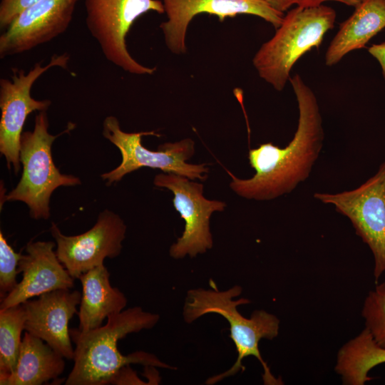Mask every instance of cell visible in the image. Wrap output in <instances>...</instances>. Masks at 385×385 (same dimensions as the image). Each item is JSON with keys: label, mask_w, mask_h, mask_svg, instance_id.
Masks as SVG:
<instances>
[{"label": "cell", "mask_w": 385, "mask_h": 385, "mask_svg": "<svg viewBox=\"0 0 385 385\" xmlns=\"http://www.w3.org/2000/svg\"><path fill=\"white\" fill-rule=\"evenodd\" d=\"M69 59L67 53L53 54L46 65L37 62L28 72L13 68L11 80L0 79V152L9 169L13 165L16 174L20 168L21 138L27 116L36 111H46L51 105L48 99L32 98L31 88L51 68H67Z\"/></svg>", "instance_id": "cell-8"}, {"label": "cell", "mask_w": 385, "mask_h": 385, "mask_svg": "<svg viewBox=\"0 0 385 385\" xmlns=\"http://www.w3.org/2000/svg\"><path fill=\"white\" fill-rule=\"evenodd\" d=\"M167 21L160 28L168 48L177 55L186 52L185 38L192 19L200 14L215 15L222 21L240 14L259 16L275 29L282 24L284 14L260 0H161Z\"/></svg>", "instance_id": "cell-12"}, {"label": "cell", "mask_w": 385, "mask_h": 385, "mask_svg": "<svg viewBox=\"0 0 385 385\" xmlns=\"http://www.w3.org/2000/svg\"><path fill=\"white\" fill-rule=\"evenodd\" d=\"M267 4L274 10L284 14L292 5L295 4V0H260Z\"/></svg>", "instance_id": "cell-27"}, {"label": "cell", "mask_w": 385, "mask_h": 385, "mask_svg": "<svg viewBox=\"0 0 385 385\" xmlns=\"http://www.w3.org/2000/svg\"><path fill=\"white\" fill-rule=\"evenodd\" d=\"M21 252H16L0 232V298L1 301L11 292L19 282L16 276Z\"/></svg>", "instance_id": "cell-22"}, {"label": "cell", "mask_w": 385, "mask_h": 385, "mask_svg": "<svg viewBox=\"0 0 385 385\" xmlns=\"http://www.w3.org/2000/svg\"><path fill=\"white\" fill-rule=\"evenodd\" d=\"M190 180L174 173H163L157 175L153 182L157 187L173 192V206L185 223L182 236L170 248V255L175 259L186 255L193 257L212 248L211 215L223 211L226 206L224 202L206 199L203 185Z\"/></svg>", "instance_id": "cell-10"}, {"label": "cell", "mask_w": 385, "mask_h": 385, "mask_svg": "<svg viewBox=\"0 0 385 385\" xmlns=\"http://www.w3.org/2000/svg\"><path fill=\"white\" fill-rule=\"evenodd\" d=\"M80 0H39L22 11L0 36V58L21 54L63 34Z\"/></svg>", "instance_id": "cell-13"}, {"label": "cell", "mask_w": 385, "mask_h": 385, "mask_svg": "<svg viewBox=\"0 0 385 385\" xmlns=\"http://www.w3.org/2000/svg\"><path fill=\"white\" fill-rule=\"evenodd\" d=\"M299 109L297 130L292 140L281 148L272 143L250 149V164L255 174L240 179L230 172V188L250 200H270L291 192L312 171L322 148L324 130L317 98L302 77L289 78Z\"/></svg>", "instance_id": "cell-1"}, {"label": "cell", "mask_w": 385, "mask_h": 385, "mask_svg": "<svg viewBox=\"0 0 385 385\" xmlns=\"http://www.w3.org/2000/svg\"><path fill=\"white\" fill-rule=\"evenodd\" d=\"M81 293L78 290L56 289L29 299L21 304L26 312L24 330L41 339L68 360H73L74 348L68 322L78 313Z\"/></svg>", "instance_id": "cell-14"}, {"label": "cell", "mask_w": 385, "mask_h": 385, "mask_svg": "<svg viewBox=\"0 0 385 385\" xmlns=\"http://www.w3.org/2000/svg\"><path fill=\"white\" fill-rule=\"evenodd\" d=\"M26 312L22 304L0 309V379L14 372L24 330Z\"/></svg>", "instance_id": "cell-20"}, {"label": "cell", "mask_w": 385, "mask_h": 385, "mask_svg": "<svg viewBox=\"0 0 385 385\" xmlns=\"http://www.w3.org/2000/svg\"><path fill=\"white\" fill-rule=\"evenodd\" d=\"M315 199L334 206L349 219L356 234L371 250L376 282L385 272V160L358 188L337 193L316 192Z\"/></svg>", "instance_id": "cell-9"}, {"label": "cell", "mask_w": 385, "mask_h": 385, "mask_svg": "<svg viewBox=\"0 0 385 385\" xmlns=\"http://www.w3.org/2000/svg\"><path fill=\"white\" fill-rule=\"evenodd\" d=\"M85 8L86 27L107 61L131 74L155 73V67L143 66L131 56L126 37L144 14L165 13L161 0H85Z\"/></svg>", "instance_id": "cell-7"}, {"label": "cell", "mask_w": 385, "mask_h": 385, "mask_svg": "<svg viewBox=\"0 0 385 385\" xmlns=\"http://www.w3.org/2000/svg\"><path fill=\"white\" fill-rule=\"evenodd\" d=\"M103 135L115 145L122 155L120 164L101 177L108 185L120 181L126 174L143 167L160 169L190 180H205L209 168L205 163L190 164L186 162L195 153V143L190 138L175 143H165L156 151L142 145L144 135L160 136L155 131L126 133L121 130L117 118L107 116L103 123Z\"/></svg>", "instance_id": "cell-6"}, {"label": "cell", "mask_w": 385, "mask_h": 385, "mask_svg": "<svg viewBox=\"0 0 385 385\" xmlns=\"http://www.w3.org/2000/svg\"><path fill=\"white\" fill-rule=\"evenodd\" d=\"M52 241H30L26 246L18 269L22 279L1 301V309L21 304L34 297L56 289H70L74 278L53 251Z\"/></svg>", "instance_id": "cell-15"}, {"label": "cell", "mask_w": 385, "mask_h": 385, "mask_svg": "<svg viewBox=\"0 0 385 385\" xmlns=\"http://www.w3.org/2000/svg\"><path fill=\"white\" fill-rule=\"evenodd\" d=\"M110 384H148L140 380L135 372L130 367V365L122 368L111 380Z\"/></svg>", "instance_id": "cell-24"}, {"label": "cell", "mask_w": 385, "mask_h": 385, "mask_svg": "<svg viewBox=\"0 0 385 385\" xmlns=\"http://www.w3.org/2000/svg\"><path fill=\"white\" fill-rule=\"evenodd\" d=\"M384 28L385 0H364L340 24L326 51V66H332L349 52L365 47Z\"/></svg>", "instance_id": "cell-17"}, {"label": "cell", "mask_w": 385, "mask_h": 385, "mask_svg": "<svg viewBox=\"0 0 385 385\" xmlns=\"http://www.w3.org/2000/svg\"><path fill=\"white\" fill-rule=\"evenodd\" d=\"M212 282V289H195L187 293L183 307V318L187 323H192L207 314H217L229 323L230 338L235 344L237 358L228 370L208 378L206 384H215L220 381L232 376L243 369L242 360L249 356L256 357L263 368L262 379L266 385L282 384L276 378L263 360L259 350L262 339H273L279 329V320L274 314L265 310L255 311L250 318H246L238 311L237 307L250 303L245 298L234 299L242 293V289L235 285L227 290H219Z\"/></svg>", "instance_id": "cell-3"}, {"label": "cell", "mask_w": 385, "mask_h": 385, "mask_svg": "<svg viewBox=\"0 0 385 385\" xmlns=\"http://www.w3.org/2000/svg\"><path fill=\"white\" fill-rule=\"evenodd\" d=\"M44 342L25 331L15 369L0 379V384L40 385L56 379L64 370L65 358Z\"/></svg>", "instance_id": "cell-18"}, {"label": "cell", "mask_w": 385, "mask_h": 385, "mask_svg": "<svg viewBox=\"0 0 385 385\" xmlns=\"http://www.w3.org/2000/svg\"><path fill=\"white\" fill-rule=\"evenodd\" d=\"M368 51L379 62L383 78L385 80V41L371 45L368 48Z\"/></svg>", "instance_id": "cell-25"}, {"label": "cell", "mask_w": 385, "mask_h": 385, "mask_svg": "<svg viewBox=\"0 0 385 385\" xmlns=\"http://www.w3.org/2000/svg\"><path fill=\"white\" fill-rule=\"evenodd\" d=\"M326 1H336L355 8L364 0H295V4L301 7H312L322 5Z\"/></svg>", "instance_id": "cell-26"}, {"label": "cell", "mask_w": 385, "mask_h": 385, "mask_svg": "<svg viewBox=\"0 0 385 385\" xmlns=\"http://www.w3.org/2000/svg\"><path fill=\"white\" fill-rule=\"evenodd\" d=\"M39 0H1L0 29L5 30L24 9Z\"/></svg>", "instance_id": "cell-23"}, {"label": "cell", "mask_w": 385, "mask_h": 385, "mask_svg": "<svg viewBox=\"0 0 385 385\" xmlns=\"http://www.w3.org/2000/svg\"><path fill=\"white\" fill-rule=\"evenodd\" d=\"M361 315L365 321V328L375 342L385 348V281L369 291L364 302Z\"/></svg>", "instance_id": "cell-21"}, {"label": "cell", "mask_w": 385, "mask_h": 385, "mask_svg": "<svg viewBox=\"0 0 385 385\" xmlns=\"http://www.w3.org/2000/svg\"><path fill=\"white\" fill-rule=\"evenodd\" d=\"M82 284L81 300L78 317V329L88 332L102 326L110 315L124 310L127 298L110 282V273L104 264L80 276Z\"/></svg>", "instance_id": "cell-16"}, {"label": "cell", "mask_w": 385, "mask_h": 385, "mask_svg": "<svg viewBox=\"0 0 385 385\" xmlns=\"http://www.w3.org/2000/svg\"><path fill=\"white\" fill-rule=\"evenodd\" d=\"M158 314L133 307L110 315L107 323L96 329L82 332L70 329L75 344L73 366L65 380L66 385H106L125 366L131 364L174 369L155 355L138 351L123 355L118 342L131 333L150 329L158 322Z\"/></svg>", "instance_id": "cell-2"}, {"label": "cell", "mask_w": 385, "mask_h": 385, "mask_svg": "<svg viewBox=\"0 0 385 385\" xmlns=\"http://www.w3.org/2000/svg\"><path fill=\"white\" fill-rule=\"evenodd\" d=\"M385 363V348L379 346L366 328L344 344L337 356L335 371L344 384L364 385L372 379L369 372Z\"/></svg>", "instance_id": "cell-19"}, {"label": "cell", "mask_w": 385, "mask_h": 385, "mask_svg": "<svg viewBox=\"0 0 385 385\" xmlns=\"http://www.w3.org/2000/svg\"><path fill=\"white\" fill-rule=\"evenodd\" d=\"M48 127L46 111H39L35 117L34 130L22 133L20 148L22 175L16 188L4 197V200L26 203L31 217L36 220H47L50 217V197L56 188L81 184L78 178L61 173L51 155L55 139L72 128L53 135L48 132Z\"/></svg>", "instance_id": "cell-5"}, {"label": "cell", "mask_w": 385, "mask_h": 385, "mask_svg": "<svg viewBox=\"0 0 385 385\" xmlns=\"http://www.w3.org/2000/svg\"><path fill=\"white\" fill-rule=\"evenodd\" d=\"M337 14L323 4L297 6L284 16L274 35L264 43L252 59L260 77L275 90L284 88L295 63L313 48H318L332 29Z\"/></svg>", "instance_id": "cell-4"}, {"label": "cell", "mask_w": 385, "mask_h": 385, "mask_svg": "<svg viewBox=\"0 0 385 385\" xmlns=\"http://www.w3.org/2000/svg\"><path fill=\"white\" fill-rule=\"evenodd\" d=\"M50 231L56 242L57 257L69 274L78 279L83 273L103 265L106 258L120 255L126 226L119 215L105 210L96 224L82 234L65 235L53 222Z\"/></svg>", "instance_id": "cell-11"}]
</instances>
